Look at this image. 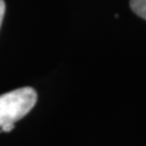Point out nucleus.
Masks as SVG:
<instances>
[{
  "label": "nucleus",
  "mask_w": 146,
  "mask_h": 146,
  "mask_svg": "<svg viewBox=\"0 0 146 146\" xmlns=\"http://www.w3.org/2000/svg\"><path fill=\"white\" fill-rule=\"evenodd\" d=\"M37 102V92L30 87L20 88L0 95V127L14 123L32 110Z\"/></svg>",
  "instance_id": "nucleus-1"
},
{
  "label": "nucleus",
  "mask_w": 146,
  "mask_h": 146,
  "mask_svg": "<svg viewBox=\"0 0 146 146\" xmlns=\"http://www.w3.org/2000/svg\"><path fill=\"white\" fill-rule=\"evenodd\" d=\"M129 6L137 16L146 21V0H130Z\"/></svg>",
  "instance_id": "nucleus-2"
},
{
  "label": "nucleus",
  "mask_w": 146,
  "mask_h": 146,
  "mask_svg": "<svg viewBox=\"0 0 146 146\" xmlns=\"http://www.w3.org/2000/svg\"><path fill=\"white\" fill-rule=\"evenodd\" d=\"M5 11H6V5L4 0H0V27H1L3 18H4Z\"/></svg>",
  "instance_id": "nucleus-3"
},
{
  "label": "nucleus",
  "mask_w": 146,
  "mask_h": 146,
  "mask_svg": "<svg viewBox=\"0 0 146 146\" xmlns=\"http://www.w3.org/2000/svg\"><path fill=\"white\" fill-rule=\"evenodd\" d=\"M14 128V123H5L0 127V131L2 132H11L12 129Z\"/></svg>",
  "instance_id": "nucleus-4"
}]
</instances>
